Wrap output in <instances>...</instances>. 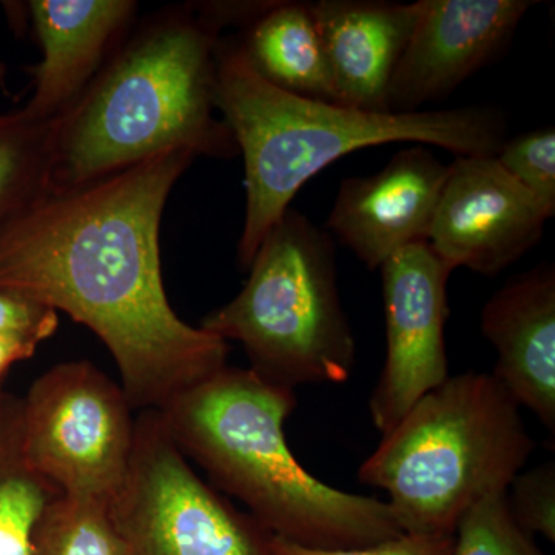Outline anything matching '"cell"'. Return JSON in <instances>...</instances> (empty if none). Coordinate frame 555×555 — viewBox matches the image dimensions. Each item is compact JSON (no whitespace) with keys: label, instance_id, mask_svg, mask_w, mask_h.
<instances>
[{"label":"cell","instance_id":"6da1fadb","mask_svg":"<svg viewBox=\"0 0 555 555\" xmlns=\"http://www.w3.org/2000/svg\"><path fill=\"white\" fill-rule=\"evenodd\" d=\"M195 159L188 149L166 150L93 184L49 192L0 230V292L94 332L133 411H163L229 366V343L178 317L160 270L164 208Z\"/></svg>","mask_w":555,"mask_h":555},{"label":"cell","instance_id":"7a4b0ae2","mask_svg":"<svg viewBox=\"0 0 555 555\" xmlns=\"http://www.w3.org/2000/svg\"><path fill=\"white\" fill-rule=\"evenodd\" d=\"M193 3L134 22L79 101L61 116L50 192L93 184L169 149L232 158L215 116L217 46Z\"/></svg>","mask_w":555,"mask_h":555},{"label":"cell","instance_id":"3957f363","mask_svg":"<svg viewBox=\"0 0 555 555\" xmlns=\"http://www.w3.org/2000/svg\"><path fill=\"white\" fill-rule=\"evenodd\" d=\"M295 390L225 366L158 411L181 454L270 534L313 550H358L403 534L389 505L332 488L288 448Z\"/></svg>","mask_w":555,"mask_h":555},{"label":"cell","instance_id":"277c9868","mask_svg":"<svg viewBox=\"0 0 555 555\" xmlns=\"http://www.w3.org/2000/svg\"><path fill=\"white\" fill-rule=\"evenodd\" d=\"M215 107L246 167V219L238 243L243 270L299 189L356 150L416 142L456 156H495L505 142V120L492 108L374 113L287 93L254 72L236 38L218 40Z\"/></svg>","mask_w":555,"mask_h":555},{"label":"cell","instance_id":"5b68a950","mask_svg":"<svg viewBox=\"0 0 555 555\" xmlns=\"http://www.w3.org/2000/svg\"><path fill=\"white\" fill-rule=\"evenodd\" d=\"M534 449L502 383L466 372L420 398L383 436L358 480L387 492L403 534L454 535L470 507L507 491Z\"/></svg>","mask_w":555,"mask_h":555},{"label":"cell","instance_id":"8992f818","mask_svg":"<svg viewBox=\"0 0 555 555\" xmlns=\"http://www.w3.org/2000/svg\"><path fill=\"white\" fill-rule=\"evenodd\" d=\"M238 295L201 327L238 341L250 371L295 390L339 385L352 375L357 346L339 298L335 246L326 230L288 208L248 266Z\"/></svg>","mask_w":555,"mask_h":555},{"label":"cell","instance_id":"52a82bcc","mask_svg":"<svg viewBox=\"0 0 555 555\" xmlns=\"http://www.w3.org/2000/svg\"><path fill=\"white\" fill-rule=\"evenodd\" d=\"M109 513L127 555H275L268 529L196 474L158 411L139 412Z\"/></svg>","mask_w":555,"mask_h":555},{"label":"cell","instance_id":"ba28073f","mask_svg":"<svg viewBox=\"0 0 555 555\" xmlns=\"http://www.w3.org/2000/svg\"><path fill=\"white\" fill-rule=\"evenodd\" d=\"M131 412L122 387L90 361L57 364L21 401L22 452L62 494L109 505L130 469Z\"/></svg>","mask_w":555,"mask_h":555},{"label":"cell","instance_id":"9c48e42d","mask_svg":"<svg viewBox=\"0 0 555 555\" xmlns=\"http://www.w3.org/2000/svg\"><path fill=\"white\" fill-rule=\"evenodd\" d=\"M451 272L429 243L409 246L382 266L386 361L369 412L383 436L449 377L444 324Z\"/></svg>","mask_w":555,"mask_h":555},{"label":"cell","instance_id":"30bf717a","mask_svg":"<svg viewBox=\"0 0 555 555\" xmlns=\"http://www.w3.org/2000/svg\"><path fill=\"white\" fill-rule=\"evenodd\" d=\"M547 219L495 156H456L427 243L452 270L494 276L539 243Z\"/></svg>","mask_w":555,"mask_h":555},{"label":"cell","instance_id":"8fae6325","mask_svg":"<svg viewBox=\"0 0 555 555\" xmlns=\"http://www.w3.org/2000/svg\"><path fill=\"white\" fill-rule=\"evenodd\" d=\"M529 0H420V16L387 89V112L443 100L513 38Z\"/></svg>","mask_w":555,"mask_h":555},{"label":"cell","instance_id":"7c38bea8","mask_svg":"<svg viewBox=\"0 0 555 555\" xmlns=\"http://www.w3.org/2000/svg\"><path fill=\"white\" fill-rule=\"evenodd\" d=\"M449 166L423 145L396 153L371 177L339 184L327 229L369 269L398 251L427 243Z\"/></svg>","mask_w":555,"mask_h":555},{"label":"cell","instance_id":"4fadbf2b","mask_svg":"<svg viewBox=\"0 0 555 555\" xmlns=\"http://www.w3.org/2000/svg\"><path fill=\"white\" fill-rule=\"evenodd\" d=\"M28 14L42 61L28 67L33 94L22 107L33 120L64 116L137 22L131 0H31Z\"/></svg>","mask_w":555,"mask_h":555},{"label":"cell","instance_id":"5bb4252c","mask_svg":"<svg viewBox=\"0 0 555 555\" xmlns=\"http://www.w3.org/2000/svg\"><path fill=\"white\" fill-rule=\"evenodd\" d=\"M481 332L496 350L492 375L554 437V266H537L499 288L481 312Z\"/></svg>","mask_w":555,"mask_h":555},{"label":"cell","instance_id":"9a60e30c","mask_svg":"<svg viewBox=\"0 0 555 555\" xmlns=\"http://www.w3.org/2000/svg\"><path fill=\"white\" fill-rule=\"evenodd\" d=\"M335 104L387 112V89L418 21L420 2L320 0L310 3Z\"/></svg>","mask_w":555,"mask_h":555},{"label":"cell","instance_id":"2e32d148","mask_svg":"<svg viewBox=\"0 0 555 555\" xmlns=\"http://www.w3.org/2000/svg\"><path fill=\"white\" fill-rule=\"evenodd\" d=\"M236 40L248 65L270 86L335 104L326 54L310 3L272 2Z\"/></svg>","mask_w":555,"mask_h":555},{"label":"cell","instance_id":"e0dca14e","mask_svg":"<svg viewBox=\"0 0 555 555\" xmlns=\"http://www.w3.org/2000/svg\"><path fill=\"white\" fill-rule=\"evenodd\" d=\"M61 494L25 460L21 401L0 397V555H31L36 526Z\"/></svg>","mask_w":555,"mask_h":555},{"label":"cell","instance_id":"ac0fdd59","mask_svg":"<svg viewBox=\"0 0 555 555\" xmlns=\"http://www.w3.org/2000/svg\"><path fill=\"white\" fill-rule=\"evenodd\" d=\"M57 124L21 108L0 115V230L50 192Z\"/></svg>","mask_w":555,"mask_h":555},{"label":"cell","instance_id":"d6986e66","mask_svg":"<svg viewBox=\"0 0 555 555\" xmlns=\"http://www.w3.org/2000/svg\"><path fill=\"white\" fill-rule=\"evenodd\" d=\"M31 555H127L108 503L61 494L47 506Z\"/></svg>","mask_w":555,"mask_h":555},{"label":"cell","instance_id":"ffe728a7","mask_svg":"<svg viewBox=\"0 0 555 555\" xmlns=\"http://www.w3.org/2000/svg\"><path fill=\"white\" fill-rule=\"evenodd\" d=\"M452 555H546L516 525L506 492H495L470 507L455 531Z\"/></svg>","mask_w":555,"mask_h":555},{"label":"cell","instance_id":"44dd1931","mask_svg":"<svg viewBox=\"0 0 555 555\" xmlns=\"http://www.w3.org/2000/svg\"><path fill=\"white\" fill-rule=\"evenodd\" d=\"M511 178L528 190L547 218L555 214V131L553 127L518 134L495 155Z\"/></svg>","mask_w":555,"mask_h":555},{"label":"cell","instance_id":"7402d4cb","mask_svg":"<svg viewBox=\"0 0 555 555\" xmlns=\"http://www.w3.org/2000/svg\"><path fill=\"white\" fill-rule=\"evenodd\" d=\"M507 509L526 534H540L555 542L554 462L520 473L506 491Z\"/></svg>","mask_w":555,"mask_h":555},{"label":"cell","instance_id":"603a6c76","mask_svg":"<svg viewBox=\"0 0 555 555\" xmlns=\"http://www.w3.org/2000/svg\"><path fill=\"white\" fill-rule=\"evenodd\" d=\"M275 555H452L454 535H414L401 534L378 545L358 547V550H313L272 535L270 540Z\"/></svg>","mask_w":555,"mask_h":555},{"label":"cell","instance_id":"cb8c5ba5","mask_svg":"<svg viewBox=\"0 0 555 555\" xmlns=\"http://www.w3.org/2000/svg\"><path fill=\"white\" fill-rule=\"evenodd\" d=\"M57 327L56 310L0 292V332L31 334L46 341L56 334Z\"/></svg>","mask_w":555,"mask_h":555},{"label":"cell","instance_id":"d4e9b609","mask_svg":"<svg viewBox=\"0 0 555 555\" xmlns=\"http://www.w3.org/2000/svg\"><path fill=\"white\" fill-rule=\"evenodd\" d=\"M42 339L21 332H0V377L17 361L35 356Z\"/></svg>","mask_w":555,"mask_h":555},{"label":"cell","instance_id":"484cf974","mask_svg":"<svg viewBox=\"0 0 555 555\" xmlns=\"http://www.w3.org/2000/svg\"><path fill=\"white\" fill-rule=\"evenodd\" d=\"M0 89H2L3 94L9 96V68L2 60H0Z\"/></svg>","mask_w":555,"mask_h":555}]
</instances>
